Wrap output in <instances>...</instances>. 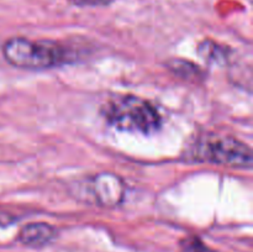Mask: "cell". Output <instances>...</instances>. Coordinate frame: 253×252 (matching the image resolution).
<instances>
[{
    "label": "cell",
    "instance_id": "obj_9",
    "mask_svg": "<svg viewBox=\"0 0 253 252\" xmlns=\"http://www.w3.org/2000/svg\"><path fill=\"white\" fill-rule=\"evenodd\" d=\"M69 1L77 6H105L113 0H69Z\"/></svg>",
    "mask_w": 253,
    "mask_h": 252
},
{
    "label": "cell",
    "instance_id": "obj_7",
    "mask_svg": "<svg viewBox=\"0 0 253 252\" xmlns=\"http://www.w3.org/2000/svg\"><path fill=\"white\" fill-rule=\"evenodd\" d=\"M166 66L173 74L178 76L179 78L187 79V81L203 78L202 69L197 64L185 61V59H170L166 63Z\"/></svg>",
    "mask_w": 253,
    "mask_h": 252
},
{
    "label": "cell",
    "instance_id": "obj_4",
    "mask_svg": "<svg viewBox=\"0 0 253 252\" xmlns=\"http://www.w3.org/2000/svg\"><path fill=\"white\" fill-rule=\"evenodd\" d=\"M89 188L94 202L101 207H118L125 198V184L123 179L114 173H99L93 178Z\"/></svg>",
    "mask_w": 253,
    "mask_h": 252
},
{
    "label": "cell",
    "instance_id": "obj_8",
    "mask_svg": "<svg viewBox=\"0 0 253 252\" xmlns=\"http://www.w3.org/2000/svg\"><path fill=\"white\" fill-rule=\"evenodd\" d=\"M180 252H219L208 247L204 242L198 237H188L180 242Z\"/></svg>",
    "mask_w": 253,
    "mask_h": 252
},
{
    "label": "cell",
    "instance_id": "obj_2",
    "mask_svg": "<svg viewBox=\"0 0 253 252\" xmlns=\"http://www.w3.org/2000/svg\"><path fill=\"white\" fill-rule=\"evenodd\" d=\"M5 59L12 66L24 69H47L68 62V51L58 42L42 40L31 41L12 37L2 46Z\"/></svg>",
    "mask_w": 253,
    "mask_h": 252
},
{
    "label": "cell",
    "instance_id": "obj_6",
    "mask_svg": "<svg viewBox=\"0 0 253 252\" xmlns=\"http://www.w3.org/2000/svg\"><path fill=\"white\" fill-rule=\"evenodd\" d=\"M230 49L210 40H205L198 46V53L209 63L222 64L229 58Z\"/></svg>",
    "mask_w": 253,
    "mask_h": 252
},
{
    "label": "cell",
    "instance_id": "obj_1",
    "mask_svg": "<svg viewBox=\"0 0 253 252\" xmlns=\"http://www.w3.org/2000/svg\"><path fill=\"white\" fill-rule=\"evenodd\" d=\"M103 115L110 125L121 131L150 135L162 125L157 109L136 95H118L103 106Z\"/></svg>",
    "mask_w": 253,
    "mask_h": 252
},
{
    "label": "cell",
    "instance_id": "obj_5",
    "mask_svg": "<svg viewBox=\"0 0 253 252\" xmlns=\"http://www.w3.org/2000/svg\"><path fill=\"white\" fill-rule=\"evenodd\" d=\"M56 229L47 222H31L21 229L19 241L31 249H42L56 239Z\"/></svg>",
    "mask_w": 253,
    "mask_h": 252
},
{
    "label": "cell",
    "instance_id": "obj_3",
    "mask_svg": "<svg viewBox=\"0 0 253 252\" xmlns=\"http://www.w3.org/2000/svg\"><path fill=\"white\" fill-rule=\"evenodd\" d=\"M192 158L200 162L232 168H251L252 151L246 143L231 136L209 135L200 136L192 146Z\"/></svg>",
    "mask_w": 253,
    "mask_h": 252
}]
</instances>
